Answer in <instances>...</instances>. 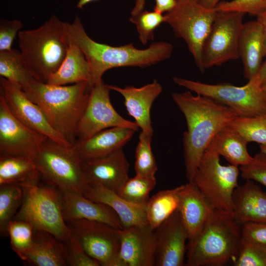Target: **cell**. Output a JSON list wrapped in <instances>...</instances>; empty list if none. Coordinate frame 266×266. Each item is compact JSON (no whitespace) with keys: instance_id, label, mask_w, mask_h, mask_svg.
I'll use <instances>...</instances> for the list:
<instances>
[{"instance_id":"1","label":"cell","mask_w":266,"mask_h":266,"mask_svg":"<svg viewBox=\"0 0 266 266\" xmlns=\"http://www.w3.org/2000/svg\"><path fill=\"white\" fill-rule=\"evenodd\" d=\"M171 95L186 120L183 142L186 175L191 182L212 138L239 116L228 107L209 98L194 96L190 91Z\"/></svg>"},{"instance_id":"2","label":"cell","mask_w":266,"mask_h":266,"mask_svg":"<svg viewBox=\"0 0 266 266\" xmlns=\"http://www.w3.org/2000/svg\"><path fill=\"white\" fill-rule=\"evenodd\" d=\"M66 30L68 42L75 44L82 51L90 65L89 90L102 81V76L108 69L118 67L151 66L169 58L173 50L171 43L164 41L154 42L143 49L136 48L132 43L112 46L97 42L87 34L77 16L72 23L66 22Z\"/></svg>"},{"instance_id":"3","label":"cell","mask_w":266,"mask_h":266,"mask_svg":"<svg viewBox=\"0 0 266 266\" xmlns=\"http://www.w3.org/2000/svg\"><path fill=\"white\" fill-rule=\"evenodd\" d=\"M22 90L40 107L52 127L72 146L89 97L88 82L55 85L34 80Z\"/></svg>"},{"instance_id":"4","label":"cell","mask_w":266,"mask_h":266,"mask_svg":"<svg viewBox=\"0 0 266 266\" xmlns=\"http://www.w3.org/2000/svg\"><path fill=\"white\" fill-rule=\"evenodd\" d=\"M239 224L233 214L214 210L187 246L188 266H221L236 258L241 242Z\"/></svg>"},{"instance_id":"5","label":"cell","mask_w":266,"mask_h":266,"mask_svg":"<svg viewBox=\"0 0 266 266\" xmlns=\"http://www.w3.org/2000/svg\"><path fill=\"white\" fill-rule=\"evenodd\" d=\"M21 53L34 79L47 83L59 68L68 47L66 22L52 16L38 28L18 33Z\"/></svg>"},{"instance_id":"6","label":"cell","mask_w":266,"mask_h":266,"mask_svg":"<svg viewBox=\"0 0 266 266\" xmlns=\"http://www.w3.org/2000/svg\"><path fill=\"white\" fill-rule=\"evenodd\" d=\"M22 188V202L13 219L29 222L34 230L47 232L65 242L71 231L64 218L59 189L38 184Z\"/></svg>"},{"instance_id":"7","label":"cell","mask_w":266,"mask_h":266,"mask_svg":"<svg viewBox=\"0 0 266 266\" xmlns=\"http://www.w3.org/2000/svg\"><path fill=\"white\" fill-rule=\"evenodd\" d=\"M177 85L209 98L234 111L239 116L255 117L266 114V95L255 77L245 85L210 84L173 77Z\"/></svg>"},{"instance_id":"8","label":"cell","mask_w":266,"mask_h":266,"mask_svg":"<svg viewBox=\"0 0 266 266\" xmlns=\"http://www.w3.org/2000/svg\"><path fill=\"white\" fill-rule=\"evenodd\" d=\"M220 155L207 147L192 182L214 210L233 214V194L238 186V166L222 165Z\"/></svg>"},{"instance_id":"9","label":"cell","mask_w":266,"mask_h":266,"mask_svg":"<svg viewBox=\"0 0 266 266\" xmlns=\"http://www.w3.org/2000/svg\"><path fill=\"white\" fill-rule=\"evenodd\" d=\"M33 160L40 176L60 190L81 193L87 182L83 162L72 146L47 139L35 153Z\"/></svg>"},{"instance_id":"10","label":"cell","mask_w":266,"mask_h":266,"mask_svg":"<svg viewBox=\"0 0 266 266\" xmlns=\"http://www.w3.org/2000/svg\"><path fill=\"white\" fill-rule=\"evenodd\" d=\"M216 8H208L197 1H177L176 6L164 15L177 37L183 39L192 54L197 66L202 71L201 53L217 13Z\"/></svg>"},{"instance_id":"11","label":"cell","mask_w":266,"mask_h":266,"mask_svg":"<svg viewBox=\"0 0 266 266\" xmlns=\"http://www.w3.org/2000/svg\"><path fill=\"white\" fill-rule=\"evenodd\" d=\"M244 15L239 11H217L203 45L202 71L239 58L238 41Z\"/></svg>"},{"instance_id":"12","label":"cell","mask_w":266,"mask_h":266,"mask_svg":"<svg viewBox=\"0 0 266 266\" xmlns=\"http://www.w3.org/2000/svg\"><path fill=\"white\" fill-rule=\"evenodd\" d=\"M67 225L85 251L100 266H118L121 229L87 219L75 220Z\"/></svg>"},{"instance_id":"13","label":"cell","mask_w":266,"mask_h":266,"mask_svg":"<svg viewBox=\"0 0 266 266\" xmlns=\"http://www.w3.org/2000/svg\"><path fill=\"white\" fill-rule=\"evenodd\" d=\"M110 90L102 81L90 89L87 105L78 124L77 139L88 138L102 130L115 127L138 130L135 122L125 119L115 110L110 101Z\"/></svg>"},{"instance_id":"14","label":"cell","mask_w":266,"mask_h":266,"mask_svg":"<svg viewBox=\"0 0 266 266\" xmlns=\"http://www.w3.org/2000/svg\"><path fill=\"white\" fill-rule=\"evenodd\" d=\"M48 139L21 123L12 113L0 95V156H23L33 159Z\"/></svg>"},{"instance_id":"15","label":"cell","mask_w":266,"mask_h":266,"mask_svg":"<svg viewBox=\"0 0 266 266\" xmlns=\"http://www.w3.org/2000/svg\"><path fill=\"white\" fill-rule=\"evenodd\" d=\"M0 87L10 110L19 121L48 139L72 146L52 127L40 107L29 99L20 86L0 77Z\"/></svg>"},{"instance_id":"16","label":"cell","mask_w":266,"mask_h":266,"mask_svg":"<svg viewBox=\"0 0 266 266\" xmlns=\"http://www.w3.org/2000/svg\"><path fill=\"white\" fill-rule=\"evenodd\" d=\"M157 240L149 224L120 230L118 266H155Z\"/></svg>"},{"instance_id":"17","label":"cell","mask_w":266,"mask_h":266,"mask_svg":"<svg viewBox=\"0 0 266 266\" xmlns=\"http://www.w3.org/2000/svg\"><path fill=\"white\" fill-rule=\"evenodd\" d=\"M155 266H183L187 250V232L177 209L156 230Z\"/></svg>"},{"instance_id":"18","label":"cell","mask_w":266,"mask_h":266,"mask_svg":"<svg viewBox=\"0 0 266 266\" xmlns=\"http://www.w3.org/2000/svg\"><path fill=\"white\" fill-rule=\"evenodd\" d=\"M59 190L62 198L63 214L66 224L87 219L102 222L117 229L124 228L117 214L109 206L93 201L80 192Z\"/></svg>"},{"instance_id":"19","label":"cell","mask_w":266,"mask_h":266,"mask_svg":"<svg viewBox=\"0 0 266 266\" xmlns=\"http://www.w3.org/2000/svg\"><path fill=\"white\" fill-rule=\"evenodd\" d=\"M107 86L110 90L116 91L123 97L128 113L134 119L141 132L152 137L153 129L150 110L153 102L162 92L160 83L154 80L139 88L130 86L121 88L111 85Z\"/></svg>"},{"instance_id":"20","label":"cell","mask_w":266,"mask_h":266,"mask_svg":"<svg viewBox=\"0 0 266 266\" xmlns=\"http://www.w3.org/2000/svg\"><path fill=\"white\" fill-rule=\"evenodd\" d=\"M88 181L102 185L116 193L129 177L130 164L122 148L106 156L83 162Z\"/></svg>"},{"instance_id":"21","label":"cell","mask_w":266,"mask_h":266,"mask_svg":"<svg viewBox=\"0 0 266 266\" xmlns=\"http://www.w3.org/2000/svg\"><path fill=\"white\" fill-rule=\"evenodd\" d=\"M136 131L122 127L102 130L84 139H77L72 148L82 162L110 154L125 145Z\"/></svg>"},{"instance_id":"22","label":"cell","mask_w":266,"mask_h":266,"mask_svg":"<svg viewBox=\"0 0 266 266\" xmlns=\"http://www.w3.org/2000/svg\"><path fill=\"white\" fill-rule=\"evenodd\" d=\"M81 193L88 199L106 204L113 209L119 216L124 228L148 224L146 206L132 204L116 192L101 184L87 181Z\"/></svg>"},{"instance_id":"23","label":"cell","mask_w":266,"mask_h":266,"mask_svg":"<svg viewBox=\"0 0 266 266\" xmlns=\"http://www.w3.org/2000/svg\"><path fill=\"white\" fill-rule=\"evenodd\" d=\"M177 209L189 241L197 235L214 211L193 182L183 185Z\"/></svg>"},{"instance_id":"24","label":"cell","mask_w":266,"mask_h":266,"mask_svg":"<svg viewBox=\"0 0 266 266\" xmlns=\"http://www.w3.org/2000/svg\"><path fill=\"white\" fill-rule=\"evenodd\" d=\"M246 180L233 192V215L239 223H266V192L254 181Z\"/></svg>"},{"instance_id":"25","label":"cell","mask_w":266,"mask_h":266,"mask_svg":"<svg viewBox=\"0 0 266 266\" xmlns=\"http://www.w3.org/2000/svg\"><path fill=\"white\" fill-rule=\"evenodd\" d=\"M238 54L242 61L244 77L250 80L257 74L264 57L263 29L258 20L243 23L238 41Z\"/></svg>"},{"instance_id":"26","label":"cell","mask_w":266,"mask_h":266,"mask_svg":"<svg viewBox=\"0 0 266 266\" xmlns=\"http://www.w3.org/2000/svg\"><path fill=\"white\" fill-rule=\"evenodd\" d=\"M26 262L35 266H67L65 242L49 233L34 230L33 242Z\"/></svg>"},{"instance_id":"27","label":"cell","mask_w":266,"mask_h":266,"mask_svg":"<svg viewBox=\"0 0 266 266\" xmlns=\"http://www.w3.org/2000/svg\"><path fill=\"white\" fill-rule=\"evenodd\" d=\"M68 44L64 61L59 69L49 77L46 83L66 85L82 81L89 83L90 81L91 69L89 62L77 46L69 42Z\"/></svg>"},{"instance_id":"28","label":"cell","mask_w":266,"mask_h":266,"mask_svg":"<svg viewBox=\"0 0 266 266\" xmlns=\"http://www.w3.org/2000/svg\"><path fill=\"white\" fill-rule=\"evenodd\" d=\"M40 176L33 159L0 156V185L14 184L22 187L36 185Z\"/></svg>"},{"instance_id":"29","label":"cell","mask_w":266,"mask_h":266,"mask_svg":"<svg viewBox=\"0 0 266 266\" xmlns=\"http://www.w3.org/2000/svg\"><path fill=\"white\" fill-rule=\"evenodd\" d=\"M247 143L240 134L228 126L216 134L207 147L224 157L230 164L241 166L253 159L247 150Z\"/></svg>"},{"instance_id":"30","label":"cell","mask_w":266,"mask_h":266,"mask_svg":"<svg viewBox=\"0 0 266 266\" xmlns=\"http://www.w3.org/2000/svg\"><path fill=\"white\" fill-rule=\"evenodd\" d=\"M183 185L160 191L149 199L146 205L148 224L156 230L178 208Z\"/></svg>"},{"instance_id":"31","label":"cell","mask_w":266,"mask_h":266,"mask_svg":"<svg viewBox=\"0 0 266 266\" xmlns=\"http://www.w3.org/2000/svg\"><path fill=\"white\" fill-rule=\"evenodd\" d=\"M0 75L22 88L35 80L20 51L12 49L0 51Z\"/></svg>"},{"instance_id":"32","label":"cell","mask_w":266,"mask_h":266,"mask_svg":"<svg viewBox=\"0 0 266 266\" xmlns=\"http://www.w3.org/2000/svg\"><path fill=\"white\" fill-rule=\"evenodd\" d=\"M23 198L22 187L14 184L0 185V232L7 234V227L13 219Z\"/></svg>"},{"instance_id":"33","label":"cell","mask_w":266,"mask_h":266,"mask_svg":"<svg viewBox=\"0 0 266 266\" xmlns=\"http://www.w3.org/2000/svg\"><path fill=\"white\" fill-rule=\"evenodd\" d=\"M156 184V178L135 175L133 178H129L117 193L132 204L146 206L150 199V193Z\"/></svg>"},{"instance_id":"34","label":"cell","mask_w":266,"mask_h":266,"mask_svg":"<svg viewBox=\"0 0 266 266\" xmlns=\"http://www.w3.org/2000/svg\"><path fill=\"white\" fill-rule=\"evenodd\" d=\"M7 231L12 249L26 262L33 242V227L26 221L13 219L9 222Z\"/></svg>"},{"instance_id":"35","label":"cell","mask_w":266,"mask_h":266,"mask_svg":"<svg viewBox=\"0 0 266 266\" xmlns=\"http://www.w3.org/2000/svg\"><path fill=\"white\" fill-rule=\"evenodd\" d=\"M248 143L266 144V114L255 117L238 116L228 125Z\"/></svg>"},{"instance_id":"36","label":"cell","mask_w":266,"mask_h":266,"mask_svg":"<svg viewBox=\"0 0 266 266\" xmlns=\"http://www.w3.org/2000/svg\"><path fill=\"white\" fill-rule=\"evenodd\" d=\"M152 138L141 132L139 134V141L135 150V175L156 178L158 167L151 149Z\"/></svg>"},{"instance_id":"37","label":"cell","mask_w":266,"mask_h":266,"mask_svg":"<svg viewBox=\"0 0 266 266\" xmlns=\"http://www.w3.org/2000/svg\"><path fill=\"white\" fill-rule=\"evenodd\" d=\"M130 21L135 26L140 42L146 44L154 39L155 30L164 22V15L154 10L142 11L131 16Z\"/></svg>"},{"instance_id":"38","label":"cell","mask_w":266,"mask_h":266,"mask_svg":"<svg viewBox=\"0 0 266 266\" xmlns=\"http://www.w3.org/2000/svg\"><path fill=\"white\" fill-rule=\"evenodd\" d=\"M233 263L234 266H266V245L241 239Z\"/></svg>"},{"instance_id":"39","label":"cell","mask_w":266,"mask_h":266,"mask_svg":"<svg viewBox=\"0 0 266 266\" xmlns=\"http://www.w3.org/2000/svg\"><path fill=\"white\" fill-rule=\"evenodd\" d=\"M66 249V264L69 266H99L100 263L91 257L71 233L64 242Z\"/></svg>"},{"instance_id":"40","label":"cell","mask_w":266,"mask_h":266,"mask_svg":"<svg viewBox=\"0 0 266 266\" xmlns=\"http://www.w3.org/2000/svg\"><path fill=\"white\" fill-rule=\"evenodd\" d=\"M240 172L243 178L266 187V154L261 152L257 154L250 163L240 166Z\"/></svg>"},{"instance_id":"41","label":"cell","mask_w":266,"mask_h":266,"mask_svg":"<svg viewBox=\"0 0 266 266\" xmlns=\"http://www.w3.org/2000/svg\"><path fill=\"white\" fill-rule=\"evenodd\" d=\"M264 0H232L220 2L215 8L218 11H234L258 15L263 11Z\"/></svg>"},{"instance_id":"42","label":"cell","mask_w":266,"mask_h":266,"mask_svg":"<svg viewBox=\"0 0 266 266\" xmlns=\"http://www.w3.org/2000/svg\"><path fill=\"white\" fill-rule=\"evenodd\" d=\"M23 27L22 22L17 19L1 20L0 24V51L10 50L16 35Z\"/></svg>"},{"instance_id":"43","label":"cell","mask_w":266,"mask_h":266,"mask_svg":"<svg viewBox=\"0 0 266 266\" xmlns=\"http://www.w3.org/2000/svg\"><path fill=\"white\" fill-rule=\"evenodd\" d=\"M241 232L242 240L266 245V223L245 222Z\"/></svg>"},{"instance_id":"44","label":"cell","mask_w":266,"mask_h":266,"mask_svg":"<svg viewBox=\"0 0 266 266\" xmlns=\"http://www.w3.org/2000/svg\"><path fill=\"white\" fill-rule=\"evenodd\" d=\"M154 10L160 14L172 10L177 5V0H155Z\"/></svg>"},{"instance_id":"45","label":"cell","mask_w":266,"mask_h":266,"mask_svg":"<svg viewBox=\"0 0 266 266\" xmlns=\"http://www.w3.org/2000/svg\"><path fill=\"white\" fill-rule=\"evenodd\" d=\"M257 20L261 23L263 33V54L266 56V10L264 11L258 16Z\"/></svg>"},{"instance_id":"46","label":"cell","mask_w":266,"mask_h":266,"mask_svg":"<svg viewBox=\"0 0 266 266\" xmlns=\"http://www.w3.org/2000/svg\"><path fill=\"white\" fill-rule=\"evenodd\" d=\"M255 77L261 85L266 83V59Z\"/></svg>"},{"instance_id":"47","label":"cell","mask_w":266,"mask_h":266,"mask_svg":"<svg viewBox=\"0 0 266 266\" xmlns=\"http://www.w3.org/2000/svg\"><path fill=\"white\" fill-rule=\"evenodd\" d=\"M145 0H135L134 5L131 11V16H134L143 11Z\"/></svg>"},{"instance_id":"48","label":"cell","mask_w":266,"mask_h":266,"mask_svg":"<svg viewBox=\"0 0 266 266\" xmlns=\"http://www.w3.org/2000/svg\"><path fill=\"white\" fill-rule=\"evenodd\" d=\"M220 0H197L201 5L208 8H215Z\"/></svg>"},{"instance_id":"49","label":"cell","mask_w":266,"mask_h":266,"mask_svg":"<svg viewBox=\"0 0 266 266\" xmlns=\"http://www.w3.org/2000/svg\"><path fill=\"white\" fill-rule=\"evenodd\" d=\"M95 0H79L76 4V7L79 9H82L87 4Z\"/></svg>"},{"instance_id":"50","label":"cell","mask_w":266,"mask_h":266,"mask_svg":"<svg viewBox=\"0 0 266 266\" xmlns=\"http://www.w3.org/2000/svg\"><path fill=\"white\" fill-rule=\"evenodd\" d=\"M260 152L266 154V144L260 145Z\"/></svg>"},{"instance_id":"51","label":"cell","mask_w":266,"mask_h":266,"mask_svg":"<svg viewBox=\"0 0 266 266\" xmlns=\"http://www.w3.org/2000/svg\"><path fill=\"white\" fill-rule=\"evenodd\" d=\"M263 11L266 10V0H264L262 5Z\"/></svg>"},{"instance_id":"52","label":"cell","mask_w":266,"mask_h":266,"mask_svg":"<svg viewBox=\"0 0 266 266\" xmlns=\"http://www.w3.org/2000/svg\"><path fill=\"white\" fill-rule=\"evenodd\" d=\"M262 88L266 95V83L262 85Z\"/></svg>"},{"instance_id":"53","label":"cell","mask_w":266,"mask_h":266,"mask_svg":"<svg viewBox=\"0 0 266 266\" xmlns=\"http://www.w3.org/2000/svg\"><path fill=\"white\" fill-rule=\"evenodd\" d=\"M180 0H177V1H180ZM194 0V1H197V0Z\"/></svg>"}]
</instances>
